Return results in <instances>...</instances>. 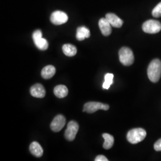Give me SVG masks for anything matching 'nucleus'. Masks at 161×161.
I'll return each mask as SVG.
<instances>
[{"instance_id": "20", "label": "nucleus", "mask_w": 161, "mask_h": 161, "mask_svg": "<svg viewBox=\"0 0 161 161\" xmlns=\"http://www.w3.org/2000/svg\"><path fill=\"white\" fill-rule=\"evenodd\" d=\"M152 16L155 17L161 16V2L159 3L152 10Z\"/></svg>"}, {"instance_id": "12", "label": "nucleus", "mask_w": 161, "mask_h": 161, "mask_svg": "<svg viewBox=\"0 0 161 161\" xmlns=\"http://www.w3.org/2000/svg\"><path fill=\"white\" fill-rule=\"evenodd\" d=\"M106 19L108 20L112 26L119 28L123 25L122 20L114 13H108L106 15Z\"/></svg>"}, {"instance_id": "17", "label": "nucleus", "mask_w": 161, "mask_h": 161, "mask_svg": "<svg viewBox=\"0 0 161 161\" xmlns=\"http://www.w3.org/2000/svg\"><path fill=\"white\" fill-rule=\"evenodd\" d=\"M64 54L68 57H73L76 55L77 53V49L76 47L70 44H64L62 47Z\"/></svg>"}, {"instance_id": "6", "label": "nucleus", "mask_w": 161, "mask_h": 161, "mask_svg": "<svg viewBox=\"0 0 161 161\" xmlns=\"http://www.w3.org/2000/svg\"><path fill=\"white\" fill-rule=\"evenodd\" d=\"M109 109V106L106 104L100 102H88L84 106V112H86L88 114H92L96 112L98 110H107Z\"/></svg>"}, {"instance_id": "10", "label": "nucleus", "mask_w": 161, "mask_h": 161, "mask_svg": "<svg viewBox=\"0 0 161 161\" xmlns=\"http://www.w3.org/2000/svg\"><path fill=\"white\" fill-rule=\"evenodd\" d=\"M30 93L32 96L36 98H43L46 96V90L41 84H36L31 87Z\"/></svg>"}, {"instance_id": "15", "label": "nucleus", "mask_w": 161, "mask_h": 161, "mask_svg": "<svg viewBox=\"0 0 161 161\" xmlns=\"http://www.w3.org/2000/svg\"><path fill=\"white\" fill-rule=\"evenodd\" d=\"M56 74V68L52 65H48L44 67L41 71V76L44 79L48 80Z\"/></svg>"}, {"instance_id": "14", "label": "nucleus", "mask_w": 161, "mask_h": 161, "mask_svg": "<svg viewBox=\"0 0 161 161\" xmlns=\"http://www.w3.org/2000/svg\"><path fill=\"white\" fill-rule=\"evenodd\" d=\"M90 36V31L85 26H80L76 31V38L78 41H83Z\"/></svg>"}, {"instance_id": "3", "label": "nucleus", "mask_w": 161, "mask_h": 161, "mask_svg": "<svg viewBox=\"0 0 161 161\" xmlns=\"http://www.w3.org/2000/svg\"><path fill=\"white\" fill-rule=\"evenodd\" d=\"M119 58L121 64L128 66L134 63V57L132 50L128 47H122L119 51Z\"/></svg>"}, {"instance_id": "7", "label": "nucleus", "mask_w": 161, "mask_h": 161, "mask_svg": "<svg viewBox=\"0 0 161 161\" xmlns=\"http://www.w3.org/2000/svg\"><path fill=\"white\" fill-rule=\"evenodd\" d=\"M79 130L78 124L74 121L69 122L67 128L64 132V137L69 142L73 141L75 138L76 135Z\"/></svg>"}, {"instance_id": "19", "label": "nucleus", "mask_w": 161, "mask_h": 161, "mask_svg": "<svg viewBox=\"0 0 161 161\" xmlns=\"http://www.w3.org/2000/svg\"><path fill=\"white\" fill-rule=\"evenodd\" d=\"M114 75L112 74L108 73L104 76V81L103 84V88L104 89L108 90L110 86L113 84Z\"/></svg>"}, {"instance_id": "22", "label": "nucleus", "mask_w": 161, "mask_h": 161, "mask_svg": "<svg viewBox=\"0 0 161 161\" xmlns=\"http://www.w3.org/2000/svg\"><path fill=\"white\" fill-rule=\"evenodd\" d=\"M95 161H108V158L104 155H98L94 159Z\"/></svg>"}, {"instance_id": "11", "label": "nucleus", "mask_w": 161, "mask_h": 161, "mask_svg": "<svg viewBox=\"0 0 161 161\" xmlns=\"http://www.w3.org/2000/svg\"><path fill=\"white\" fill-rule=\"evenodd\" d=\"M98 26L102 32V34L104 36H109L112 33V26L108 22V20L106 19V17L100 19L98 22Z\"/></svg>"}, {"instance_id": "21", "label": "nucleus", "mask_w": 161, "mask_h": 161, "mask_svg": "<svg viewBox=\"0 0 161 161\" xmlns=\"http://www.w3.org/2000/svg\"><path fill=\"white\" fill-rule=\"evenodd\" d=\"M154 149L156 151H161V138L158 140L155 143Z\"/></svg>"}, {"instance_id": "1", "label": "nucleus", "mask_w": 161, "mask_h": 161, "mask_svg": "<svg viewBox=\"0 0 161 161\" xmlns=\"http://www.w3.org/2000/svg\"><path fill=\"white\" fill-rule=\"evenodd\" d=\"M147 75L150 81L156 83L158 82L161 76V62L156 58L149 64L147 68Z\"/></svg>"}, {"instance_id": "9", "label": "nucleus", "mask_w": 161, "mask_h": 161, "mask_svg": "<svg viewBox=\"0 0 161 161\" xmlns=\"http://www.w3.org/2000/svg\"><path fill=\"white\" fill-rule=\"evenodd\" d=\"M66 124V119L64 116L62 115H58L53 119L50 124V128L54 132L60 131Z\"/></svg>"}, {"instance_id": "16", "label": "nucleus", "mask_w": 161, "mask_h": 161, "mask_svg": "<svg viewBox=\"0 0 161 161\" xmlns=\"http://www.w3.org/2000/svg\"><path fill=\"white\" fill-rule=\"evenodd\" d=\"M54 94L58 98L65 97L68 94V89L64 85H58L54 87Z\"/></svg>"}, {"instance_id": "5", "label": "nucleus", "mask_w": 161, "mask_h": 161, "mask_svg": "<svg viewBox=\"0 0 161 161\" xmlns=\"http://www.w3.org/2000/svg\"><path fill=\"white\" fill-rule=\"evenodd\" d=\"M32 38L35 45L40 50H46L48 47V42L45 38H42V32L40 30L35 31L32 35Z\"/></svg>"}, {"instance_id": "2", "label": "nucleus", "mask_w": 161, "mask_h": 161, "mask_svg": "<svg viewBox=\"0 0 161 161\" xmlns=\"http://www.w3.org/2000/svg\"><path fill=\"white\" fill-rule=\"evenodd\" d=\"M146 137V131L143 128H137L130 130L127 133V140L131 144H137L142 142Z\"/></svg>"}, {"instance_id": "4", "label": "nucleus", "mask_w": 161, "mask_h": 161, "mask_svg": "<svg viewBox=\"0 0 161 161\" xmlns=\"http://www.w3.org/2000/svg\"><path fill=\"white\" fill-rule=\"evenodd\" d=\"M142 29L147 34H156L161 30V23L155 20H149L143 24Z\"/></svg>"}, {"instance_id": "8", "label": "nucleus", "mask_w": 161, "mask_h": 161, "mask_svg": "<svg viewBox=\"0 0 161 161\" xmlns=\"http://www.w3.org/2000/svg\"><path fill=\"white\" fill-rule=\"evenodd\" d=\"M68 20V16L64 12L56 11L52 14L50 16V21L55 25H60L66 23Z\"/></svg>"}, {"instance_id": "13", "label": "nucleus", "mask_w": 161, "mask_h": 161, "mask_svg": "<svg viewBox=\"0 0 161 161\" xmlns=\"http://www.w3.org/2000/svg\"><path fill=\"white\" fill-rule=\"evenodd\" d=\"M29 150L31 154L36 158H40L43 155V149L40 144L36 142H34L30 144Z\"/></svg>"}, {"instance_id": "18", "label": "nucleus", "mask_w": 161, "mask_h": 161, "mask_svg": "<svg viewBox=\"0 0 161 161\" xmlns=\"http://www.w3.org/2000/svg\"><path fill=\"white\" fill-rule=\"evenodd\" d=\"M102 136L104 139V142L103 145L104 149H110V148H112L114 145V137L112 135H110L109 134H107V133L103 134Z\"/></svg>"}]
</instances>
